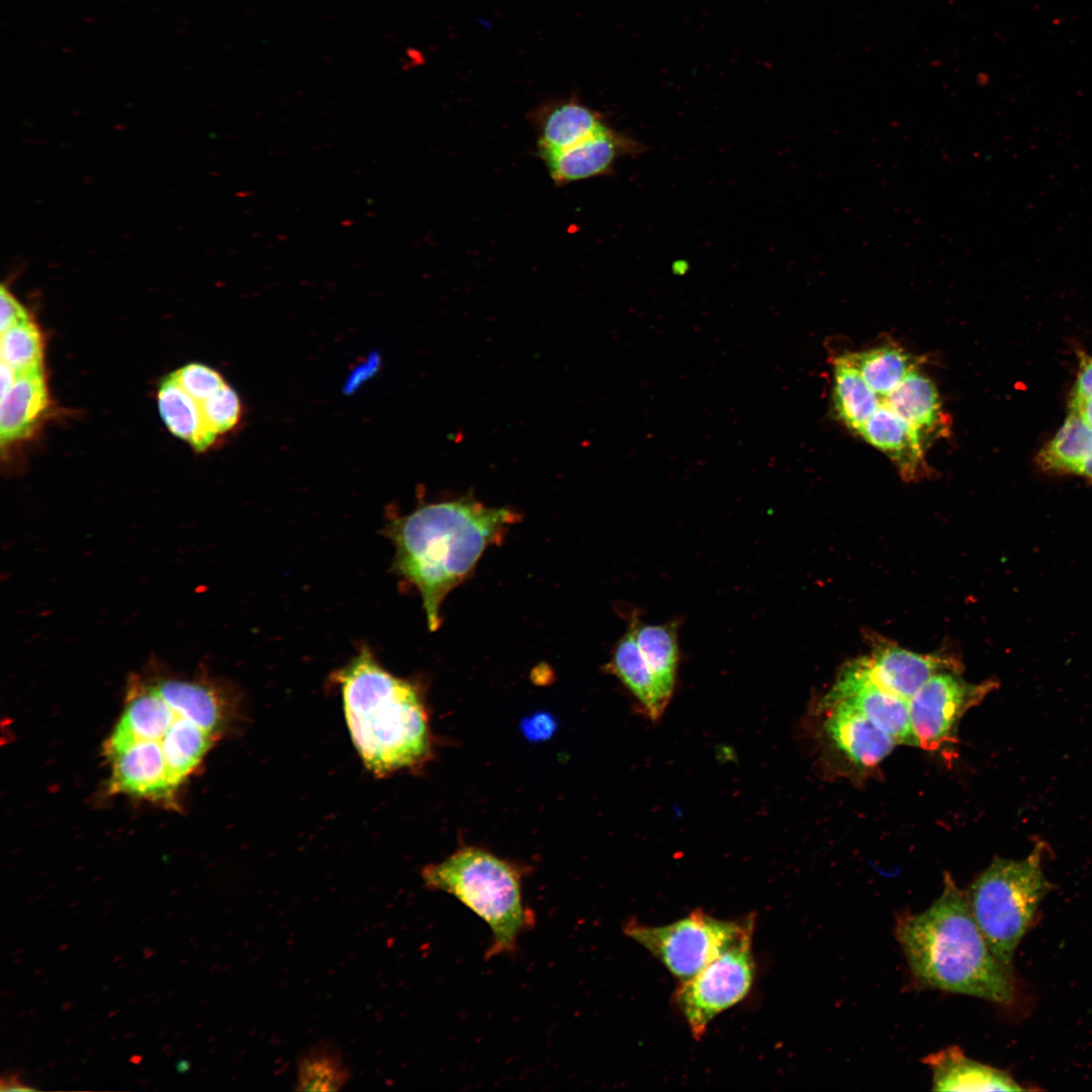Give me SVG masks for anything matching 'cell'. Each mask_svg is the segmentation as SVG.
<instances>
[{
    "label": "cell",
    "instance_id": "cell-31",
    "mask_svg": "<svg viewBox=\"0 0 1092 1092\" xmlns=\"http://www.w3.org/2000/svg\"><path fill=\"white\" fill-rule=\"evenodd\" d=\"M1092 395V357H1083L1070 401Z\"/></svg>",
    "mask_w": 1092,
    "mask_h": 1092
},
{
    "label": "cell",
    "instance_id": "cell-3",
    "mask_svg": "<svg viewBox=\"0 0 1092 1092\" xmlns=\"http://www.w3.org/2000/svg\"><path fill=\"white\" fill-rule=\"evenodd\" d=\"M347 725L367 768L376 775L411 766L430 747L421 696L407 680L384 669L363 646L334 673Z\"/></svg>",
    "mask_w": 1092,
    "mask_h": 1092
},
{
    "label": "cell",
    "instance_id": "cell-19",
    "mask_svg": "<svg viewBox=\"0 0 1092 1092\" xmlns=\"http://www.w3.org/2000/svg\"><path fill=\"white\" fill-rule=\"evenodd\" d=\"M635 614L630 615L628 628L616 643L608 669L637 700L646 716L656 721L662 716L669 701L661 693L637 645Z\"/></svg>",
    "mask_w": 1092,
    "mask_h": 1092
},
{
    "label": "cell",
    "instance_id": "cell-35",
    "mask_svg": "<svg viewBox=\"0 0 1092 1092\" xmlns=\"http://www.w3.org/2000/svg\"><path fill=\"white\" fill-rule=\"evenodd\" d=\"M189 1068L190 1063L186 1060H180L176 1065V1069L179 1073H185L189 1070Z\"/></svg>",
    "mask_w": 1092,
    "mask_h": 1092
},
{
    "label": "cell",
    "instance_id": "cell-24",
    "mask_svg": "<svg viewBox=\"0 0 1092 1092\" xmlns=\"http://www.w3.org/2000/svg\"><path fill=\"white\" fill-rule=\"evenodd\" d=\"M832 400L837 417L857 434L883 401L841 356L834 361Z\"/></svg>",
    "mask_w": 1092,
    "mask_h": 1092
},
{
    "label": "cell",
    "instance_id": "cell-10",
    "mask_svg": "<svg viewBox=\"0 0 1092 1092\" xmlns=\"http://www.w3.org/2000/svg\"><path fill=\"white\" fill-rule=\"evenodd\" d=\"M864 639L870 648L864 658L873 678L907 701L932 676L963 670L962 661L946 648L918 653L874 631H866Z\"/></svg>",
    "mask_w": 1092,
    "mask_h": 1092
},
{
    "label": "cell",
    "instance_id": "cell-7",
    "mask_svg": "<svg viewBox=\"0 0 1092 1092\" xmlns=\"http://www.w3.org/2000/svg\"><path fill=\"white\" fill-rule=\"evenodd\" d=\"M751 940L749 935L735 943L674 992L673 1002L696 1039L719 1013L748 994L755 972Z\"/></svg>",
    "mask_w": 1092,
    "mask_h": 1092
},
{
    "label": "cell",
    "instance_id": "cell-13",
    "mask_svg": "<svg viewBox=\"0 0 1092 1092\" xmlns=\"http://www.w3.org/2000/svg\"><path fill=\"white\" fill-rule=\"evenodd\" d=\"M823 728L831 743L859 767H874L897 745L884 730L858 711L840 704L819 703Z\"/></svg>",
    "mask_w": 1092,
    "mask_h": 1092
},
{
    "label": "cell",
    "instance_id": "cell-36",
    "mask_svg": "<svg viewBox=\"0 0 1092 1092\" xmlns=\"http://www.w3.org/2000/svg\"><path fill=\"white\" fill-rule=\"evenodd\" d=\"M130 1062H131V1063H135V1064H139V1063L141 1062V1057H138V1056H135V1057H132V1058L130 1059Z\"/></svg>",
    "mask_w": 1092,
    "mask_h": 1092
},
{
    "label": "cell",
    "instance_id": "cell-15",
    "mask_svg": "<svg viewBox=\"0 0 1092 1092\" xmlns=\"http://www.w3.org/2000/svg\"><path fill=\"white\" fill-rule=\"evenodd\" d=\"M935 1091H1020L1024 1088L1005 1071L968 1058L950 1045L923 1059Z\"/></svg>",
    "mask_w": 1092,
    "mask_h": 1092
},
{
    "label": "cell",
    "instance_id": "cell-28",
    "mask_svg": "<svg viewBox=\"0 0 1092 1092\" xmlns=\"http://www.w3.org/2000/svg\"><path fill=\"white\" fill-rule=\"evenodd\" d=\"M199 405L206 425L216 435L233 429L242 414L237 392L226 384Z\"/></svg>",
    "mask_w": 1092,
    "mask_h": 1092
},
{
    "label": "cell",
    "instance_id": "cell-4",
    "mask_svg": "<svg viewBox=\"0 0 1092 1092\" xmlns=\"http://www.w3.org/2000/svg\"><path fill=\"white\" fill-rule=\"evenodd\" d=\"M422 878L429 889L452 895L488 925V958L515 950L520 935L534 922L523 902L519 873L485 850L459 849L427 866Z\"/></svg>",
    "mask_w": 1092,
    "mask_h": 1092
},
{
    "label": "cell",
    "instance_id": "cell-16",
    "mask_svg": "<svg viewBox=\"0 0 1092 1092\" xmlns=\"http://www.w3.org/2000/svg\"><path fill=\"white\" fill-rule=\"evenodd\" d=\"M147 679L174 710L212 735H218L225 712V696L219 686L203 678L186 679L160 672Z\"/></svg>",
    "mask_w": 1092,
    "mask_h": 1092
},
{
    "label": "cell",
    "instance_id": "cell-33",
    "mask_svg": "<svg viewBox=\"0 0 1092 1092\" xmlns=\"http://www.w3.org/2000/svg\"><path fill=\"white\" fill-rule=\"evenodd\" d=\"M1 396L4 395L16 380L15 371L5 362L1 361Z\"/></svg>",
    "mask_w": 1092,
    "mask_h": 1092
},
{
    "label": "cell",
    "instance_id": "cell-34",
    "mask_svg": "<svg viewBox=\"0 0 1092 1092\" xmlns=\"http://www.w3.org/2000/svg\"><path fill=\"white\" fill-rule=\"evenodd\" d=\"M1073 473L1092 479V455L1080 462Z\"/></svg>",
    "mask_w": 1092,
    "mask_h": 1092
},
{
    "label": "cell",
    "instance_id": "cell-1",
    "mask_svg": "<svg viewBox=\"0 0 1092 1092\" xmlns=\"http://www.w3.org/2000/svg\"><path fill=\"white\" fill-rule=\"evenodd\" d=\"M518 519L513 510L486 507L466 495L423 505L385 526L395 549L392 570L419 590L431 631L441 624L446 596Z\"/></svg>",
    "mask_w": 1092,
    "mask_h": 1092
},
{
    "label": "cell",
    "instance_id": "cell-22",
    "mask_svg": "<svg viewBox=\"0 0 1092 1092\" xmlns=\"http://www.w3.org/2000/svg\"><path fill=\"white\" fill-rule=\"evenodd\" d=\"M158 405L168 429L195 450L203 451L216 439L206 425L199 403L192 398L170 374L161 383Z\"/></svg>",
    "mask_w": 1092,
    "mask_h": 1092
},
{
    "label": "cell",
    "instance_id": "cell-5",
    "mask_svg": "<svg viewBox=\"0 0 1092 1092\" xmlns=\"http://www.w3.org/2000/svg\"><path fill=\"white\" fill-rule=\"evenodd\" d=\"M1038 844L1023 859L995 857L967 892L973 916L992 952L1013 975L1015 950L1052 885L1041 869Z\"/></svg>",
    "mask_w": 1092,
    "mask_h": 1092
},
{
    "label": "cell",
    "instance_id": "cell-11",
    "mask_svg": "<svg viewBox=\"0 0 1092 1092\" xmlns=\"http://www.w3.org/2000/svg\"><path fill=\"white\" fill-rule=\"evenodd\" d=\"M105 753L112 769L111 792L168 804L174 802L178 787L158 744L110 736L105 744Z\"/></svg>",
    "mask_w": 1092,
    "mask_h": 1092
},
{
    "label": "cell",
    "instance_id": "cell-9",
    "mask_svg": "<svg viewBox=\"0 0 1092 1092\" xmlns=\"http://www.w3.org/2000/svg\"><path fill=\"white\" fill-rule=\"evenodd\" d=\"M820 703L850 707L888 733L897 744L918 746L910 722L908 701L873 678L864 656L849 660L840 667Z\"/></svg>",
    "mask_w": 1092,
    "mask_h": 1092
},
{
    "label": "cell",
    "instance_id": "cell-26",
    "mask_svg": "<svg viewBox=\"0 0 1092 1092\" xmlns=\"http://www.w3.org/2000/svg\"><path fill=\"white\" fill-rule=\"evenodd\" d=\"M1092 455V428L1080 415H1069L1055 437L1039 451L1038 464L1046 470L1072 472L1085 458Z\"/></svg>",
    "mask_w": 1092,
    "mask_h": 1092
},
{
    "label": "cell",
    "instance_id": "cell-12",
    "mask_svg": "<svg viewBox=\"0 0 1092 1092\" xmlns=\"http://www.w3.org/2000/svg\"><path fill=\"white\" fill-rule=\"evenodd\" d=\"M636 148L632 140L606 124L585 140L541 160L552 181L562 186L607 174L621 156Z\"/></svg>",
    "mask_w": 1092,
    "mask_h": 1092
},
{
    "label": "cell",
    "instance_id": "cell-18",
    "mask_svg": "<svg viewBox=\"0 0 1092 1092\" xmlns=\"http://www.w3.org/2000/svg\"><path fill=\"white\" fill-rule=\"evenodd\" d=\"M858 434L896 464L905 480H916L928 473L924 446L911 427L895 412L882 404Z\"/></svg>",
    "mask_w": 1092,
    "mask_h": 1092
},
{
    "label": "cell",
    "instance_id": "cell-27",
    "mask_svg": "<svg viewBox=\"0 0 1092 1092\" xmlns=\"http://www.w3.org/2000/svg\"><path fill=\"white\" fill-rule=\"evenodd\" d=\"M1 361L16 375L42 369V340L37 327L27 321L1 333Z\"/></svg>",
    "mask_w": 1092,
    "mask_h": 1092
},
{
    "label": "cell",
    "instance_id": "cell-25",
    "mask_svg": "<svg viewBox=\"0 0 1092 1092\" xmlns=\"http://www.w3.org/2000/svg\"><path fill=\"white\" fill-rule=\"evenodd\" d=\"M296 1090L339 1091L351 1079V1071L341 1052L331 1042L321 1041L303 1052L296 1062Z\"/></svg>",
    "mask_w": 1092,
    "mask_h": 1092
},
{
    "label": "cell",
    "instance_id": "cell-8",
    "mask_svg": "<svg viewBox=\"0 0 1092 1092\" xmlns=\"http://www.w3.org/2000/svg\"><path fill=\"white\" fill-rule=\"evenodd\" d=\"M996 687L995 680L973 684L953 671L940 672L928 679L908 701L918 747L947 752L957 745L962 717Z\"/></svg>",
    "mask_w": 1092,
    "mask_h": 1092
},
{
    "label": "cell",
    "instance_id": "cell-32",
    "mask_svg": "<svg viewBox=\"0 0 1092 1092\" xmlns=\"http://www.w3.org/2000/svg\"><path fill=\"white\" fill-rule=\"evenodd\" d=\"M1069 410L1076 411L1083 421L1092 428V395L1077 401H1070Z\"/></svg>",
    "mask_w": 1092,
    "mask_h": 1092
},
{
    "label": "cell",
    "instance_id": "cell-20",
    "mask_svg": "<svg viewBox=\"0 0 1092 1092\" xmlns=\"http://www.w3.org/2000/svg\"><path fill=\"white\" fill-rule=\"evenodd\" d=\"M48 405L42 369L16 377L1 396L0 438L2 445L27 436Z\"/></svg>",
    "mask_w": 1092,
    "mask_h": 1092
},
{
    "label": "cell",
    "instance_id": "cell-30",
    "mask_svg": "<svg viewBox=\"0 0 1092 1092\" xmlns=\"http://www.w3.org/2000/svg\"><path fill=\"white\" fill-rule=\"evenodd\" d=\"M0 303H1V320L0 331L4 333L8 329L30 321L29 314L25 307L14 297V295L5 287L1 286L0 290Z\"/></svg>",
    "mask_w": 1092,
    "mask_h": 1092
},
{
    "label": "cell",
    "instance_id": "cell-2",
    "mask_svg": "<svg viewBox=\"0 0 1092 1092\" xmlns=\"http://www.w3.org/2000/svg\"><path fill=\"white\" fill-rule=\"evenodd\" d=\"M895 934L920 987L999 1005L1013 1001V975L992 952L973 916L967 892L948 873L941 894L927 909L898 917Z\"/></svg>",
    "mask_w": 1092,
    "mask_h": 1092
},
{
    "label": "cell",
    "instance_id": "cell-14",
    "mask_svg": "<svg viewBox=\"0 0 1092 1092\" xmlns=\"http://www.w3.org/2000/svg\"><path fill=\"white\" fill-rule=\"evenodd\" d=\"M531 122L540 158L565 150L590 136L607 123L602 115L575 98L547 102L534 110Z\"/></svg>",
    "mask_w": 1092,
    "mask_h": 1092
},
{
    "label": "cell",
    "instance_id": "cell-29",
    "mask_svg": "<svg viewBox=\"0 0 1092 1092\" xmlns=\"http://www.w3.org/2000/svg\"><path fill=\"white\" fill-rule=\"evenodd\" d=\"M172 374L179 385L198 403L209 398L225 384L218 372L198 363L185 365Z\"/></svg>",
    "mask_w": 1092,
    "mask_h": 1092
},
{
    "label": "cell",
    "instance_id": "cell-23",
    "mask_svg": "<svg viewBox=\"0 0 1092 1092\" xmlns=\"http://www.w3.org/2000/svg\"><path fill=\"white\" fill-rule=\"evenodd\" d=\"M854 367L867 384L881 397L891 393L917 369L918 359L891 345L840 355Z\"/></svg>",
    "mask_w": 1092,
    "mask_h": 1092
},
{
    "label": "cell",
    "instance_id": "cell-21",
    "mask_svg": "<svg viewBox=\"0 0 1092 1092\" xmlns=\"http://www.w3.org/2000/svg\"><path fill=\"white\" fill-rule=\"evenodd\" d=\"M679 621L644 624L635 614V638L661 693L670 701L679 664Z\"/></svg>",
    "mask_w": 1092,
    "mask_h": 1092
},
{
    "label": "cell",
    "instance_id": "cell-6",
    "mask_svg": "<svg viewBox=\"0 0 1092 1092\" xmlns=\"http://www.w3.org/2000/svg\"><path fill=\"white\" fill-rule=\"evenodd\" d=\"M753 927L752 916L742 921H730L696 910L663 926L630 921L624 931L684 982L735 943L752 935Z\"/></svg>",
    "mask_w": 1092,
    "mask_h": 1092
},
{
    "label": "cell",
    "instance_id": "cell-17",
    "mask_svg": "<svg viewBox=\"0 0 1092 1092\" xmlns=\"http://www.w3.org/2000/svg\"><path fill=\"white\" fill-rule=\"evenodd\" d=\"M882 400L911 427L924 447L949 429L934 383L917 369Z\"/></svg>",
    "mask_w": 1092,
    "mask_h": 1092
}]
</instances>
